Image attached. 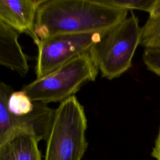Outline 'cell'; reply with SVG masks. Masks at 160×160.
<instances>
[{
    "instance_id": "6da1fadb",
    "label": "cell",
    "mask_w": 160,
    "mask_h": 160,
    "mask_svg": "<svg viewBox=\"0 0 160 160\" xmlns=\"http://www.w3.org/2000/svg\"><path fill=\"white\" fill-rule=\"evenodd\" d=\"M128 11L98 0H44L36 18L39 39L65 34L104 32L127 18Z\"/></svg>"
},
{
    "instance_id": "7a4b0ae2",
    "label": "cell",
    "mask_w": 160,
    "mask_h": 160,
    "mask_svg": "<svg viewBox=\"0 0 160 160\" xmlns=\"http://www.w3.org/2000/svg\"><path fill=\"white\" fill-rule=\"evenodd\" d=\"M141 35L142 27L132 12L129 17L103 32L88 51L102 77L111 80L131 68Z\"/></svg>"
},
{
    "instance_id": "3957f363",
    "label": "cell",
    "mask_w": 160,
    "mask_h": 160,
    "mask_svg": "<svg viewBox=\"0 0 160 160\" xmlns=\"http://www.w3.org/2000/svg\"><path fill=\"white\" fill-rule=\"evenodd\" d=\"M87 118L75 96L55 109L44 160H81L87 147Z\"/></svg>"
},
{
    "instance_id": "277c9868",
    "label": "cell",
    "mask_w": 160,
    "mask_h": 160,
    "mask_svg": "<svg viewBox=\"0 0 160 160\" xmlns=\"http://www.w3.org/2000/svg\"><path fill=\"white\" fill-rule=\"evenodd\" d=\"M98 71L88 52L46 76L36 78L21 90L34 102L61 103L74 96L82 86L95 81Z\"/></svg>"
},
{
    "instance_id": "5b68a950",
    "label": "cell",
    "mask_w": 160,
    "mask_h": 160,
    "mask_svg": "<svg viewBox=\"0 0 160 160\" xmlns=\"http://www.w3.org/2000/svg\"><path fill=\"white\" fill-rule=\"evenodd\" d=\"M12 88L0 83V146L11 139L22 134L34 136L39 141H47L53 122L55 109L48 104L34 102L33 110L23 116H14L8 109L9 96Z\"/></svg>"
},
{
    "instance_id": "8992f818",
    "label": "cell",
    "mask_w": 160,
    "mask_h": 160,
    "mask_svg": "<svg viewBox=\"0 0 160 160\" xmlns=\"http://www.w3.org/2000/svg\"><path fill=\"white\" fill-rule=\"evenodd\" d=\"M102 33L65 34L39 39L36 43L38 46L36 78H42L88 52L92 44L100 39Z\"/></svg>"
},
{
    "instance_id": "52a82bcc",
    "label": "cell",
    "mask_w": 160,
    "mask_h": 160,
    "mask_svg": "<svg viewBox=\"0 0 160 160\" xmlns=\"http://www.w3.org/2000/svg\"><path fill=\"white\" fill-rule=\"evenodd\" d=\"M44 0H0V22L29 35L36 44L39 39L35 33L38 8Z\"/></svg>"
},
{
    "instance_id": "ba28073f",
    "label": "cell",
    "mask_w": 160,
    "mask_h": 160,
    "mask_svg": "<svg viewBox=\"0 0 160 160\" xmlns=\"http://www.w3.org/2000/svg\"><path fill=\"white\" fill-rule=\"evenodd\" d=\"M20 33L0 22V64L25 76L29 70L28 58L18 42Z\"/></svg>"
},
{
    "instance_id": "9c48e42d",
    "label": "cell",
    "mask_w": 160,
    "mask_h": 160,
    "mask_svg": "<svg viewBox=\"0 0 160 160\" xmlns=\"http://www.w3.org/2000/svg\"><path fill=\"white\" fill-rule=\"evenodd\" d=\"M39 141L31 134L18 135L0 146V160H42Z\"/></svg>"
},
{
    "instance_id": "30bf717a",
    "label": "cell",
    "mask_w": 160,
    "mask_h": 160,
    "mask_svg": "<svg viewBox=\"0 0 160 160\" xmlns=\"http://www.w3.org/2000/svg\"><path fill=\"white\" fill-rule=\"evenodd\" d=\"M34 101L22 90L13 91L8 101V111L14 116H23L30 113L34 109Z\"/></svg>"
},
{
    "instance_id": "8fae6325",
    "label": "cell",
    "mask_w": 160,
    "mask_h": 160,
    "mask_svg": "<svg viewBox=\"0 0 160 160\" xmlns=\"http://www.w3.org/2000/svg\"><path fill=\"white\" fill-rule=\"evenodd\" d=\"M140 45L145 48L160 46V18H149L142 27Z\"/></svg>"
},
{
    "instance_id": "7c38bea8",
    "label": "cell",
    "mask_w": 160,
    "mask_h": 160,
    "mask_svg": "<svg viewBox=\"0 0 160 160\" xmlns=\"http://www.w3.org/2000/svg\"><path fill=\"white\" fill-rule=\"evenodd\" d=\"M155 0H98L103 4L129 10H141L150 12Z\"/></svg>"
},
{
    "instance_id": "4fadbf2b",
    "label": "cell",
    "mask_w": 160,
    "mask_h": 160,
    "mask_svg": "<svg viewBox=\"0 0 160 160\" xmlns=\"http://www.w3.org/2000/svg\"><path fill=\"white\" fill-rule=\"evenodd\" d=\"M142 59L149 70L160 76V46L145 48Z\"/></svg>"
},
{
    "instance_id": "5bb4252c",
    "label": "cell",
    "mask_w": 160,
    "mask_h": 160,
    "mask_svg": "<svg viewBox=\"0 0 160 160\" xmlns=\"http://www.w3.org/2000/svg\"><path fill=\"white\" fill-rule=\"evenodd\" d=\"M149 14L151 18H160V0L154 1Z\"/></svg>"
},
{
    "instance_id": "9a60e30c",
    "label": "cell",
    "mask_w": 160,
    "mask_h": 160,
    "mask_svg": "<svg viewBox=\"0 0 160 160\" xmlns=\"http://www.w3.org/2000/svg\"><path fill=\"white\" fill-rule=\"evenodd\" d=\"M151 156L156 160H160V129L158 137L155 141L154 146L151 152Z\"/></svg>"
}]
</instances>
